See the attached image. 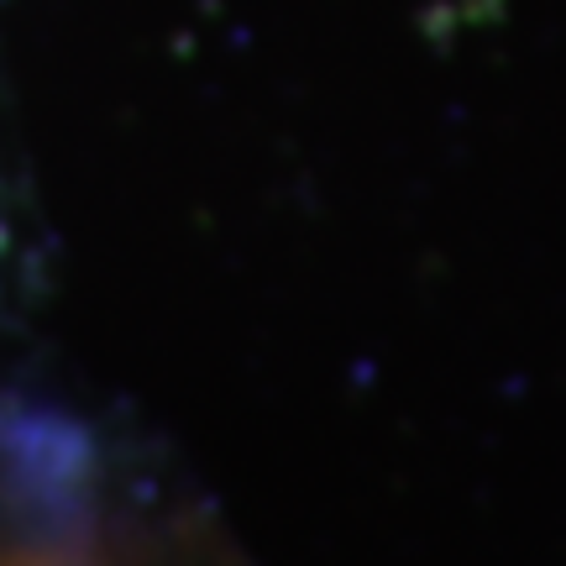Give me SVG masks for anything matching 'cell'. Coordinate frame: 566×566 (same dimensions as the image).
I'll list each match as a JSON object with an SVG mask.
<instances>
[{
	"label": "cell",
	"instance_id": "cell-1",
	"mask_svg": "<svg viewBox=\"0 0 566 566\" xmlns=\"http://www.w3.org/2000/svg\"><path fill=\"white\" fill-rule=\"evenodd\" d=\"M6 566H90L74 546H17Z\"/></svg>",
	"mask_w": 566,
	"mask_h": 566
}]
</instances>
